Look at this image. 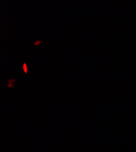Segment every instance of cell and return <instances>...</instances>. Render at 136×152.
Wrapping results in <instances>:
<instances>
[{
  "instance_id": "cell-3",
  "label": "cell",
  "mask_w": 136,
  "mask_h": 152,
  "mask_svg": "<svg viewBox=\"0 0 136 152\" xmlns=\"http://www.w3.org/2000/svg\"><path fill=\"white\" fill-rule=\"evenodd\" d=\"M43 43V42L42 41H40V40H36L35 42H34V45H35V46H39L41 43Z\"/></svg>"
},
{
  "instance_id": "cell-2",
  "label": "cell",
  "mask_w": 136,
  "mask_h": 152,
  "mask_svg": "<svg viewBox=\"0 0 136 152\" xmlns=\"http://www.w3.org/2000/svg\"><path fill=\"white\" fill-rule=\"evenodd\" d=\"M23 69L24 73L27 74V72H28V66H27V64H26V63H23Z\"/></svg>"
},
{
  "instance_id": "cell-1",
  "label": "cell",
  "mask_w": 136,
  "mask_h": 152,
  "mask_svg": "<svg viewBox=\"0 0 136 152\" xmlns=\"http://www.w3.org/2000/svg\"><path fill=\"white\" fill-rule=\"evenodd\" d=\"M15 82V79H9L8 80V87L9 88H14V85L13 84L14 82Z\"/></svg>"
}]
</instances>
